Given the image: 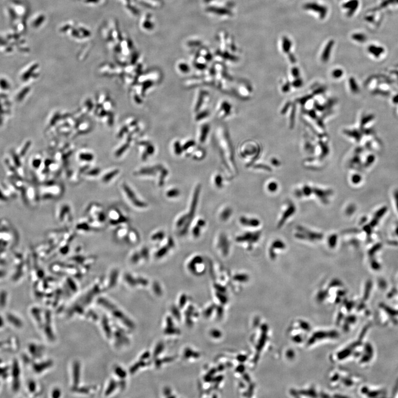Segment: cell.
I'll use <instances>...</instances> for the list:
<instances>
[{
	"instance_id": "cell-1",
	"label": "cell",
	"mask_w": 398,
	"mask_h": 398,
	"mask_svg": "<svg viewBox=\"0 0 398 398\" xmlns=\"http://www.w3.org/2000/svg\"><path fill=\"white\" fill-rule=\"evenodd\" d=\"M214 138L222 163L232 173L236 171L235 154L228 129L223 125H218L214 131Z\"/></svg>"
},
{
	"instance_id": "cell-2",
	"label": "cell",
	"mask_w": 398,
	"mask_h": 398,
	"mask_svg": "<svg viewBox=\"0 0 398 398\" xmlns=\"http://www.w3.org/2000/svg\"><path fill=\"white\" fill-rule=\"evenodd\" d=\"M120 192L124 200L130 207L136 210H142L147 207L146 202L142 200L136 191L126 182L121 185Z\"/></svg>"
},
{
	"instance_id": "cell-3",
	"label": "cell",
	"mask_w": 398,
	"mask_h": 398,
	"mask_svg": "<svg viewBox=\"0 0 398 398\" xmlns=\"http://www.w3.org/2000/svg\"><path fill=\"white\" fill-rule=\"evenodd\" d=\"M85 216L87 220L101 227L107 222L106 212L102 205L99 203L92 202L88 205L85 210Z\"/></svg>"
},
{
	"instance_id": "cell-4",
	"label": "cell",
	"mask_w": 398,
	"mask_h": 398,
	"mask_svg": "<svg viewBox=\"0 0 398 398\" xmlns=\"http://www.w3.org/2000/svg\"><path fill=\"white\" fill-rule=\"evenodd\" d=\"M106 215L107 222L111 226L115 228L121 225L130 224L129 216L118 208L113 207L109 208L106 212Z\"/></svg>"
},
{
	"instance_id": "cell-5",
	"label": "cell",
	"mask_w": 398,
	"mask_h": 398,
	"mask_svg": "<svg viewBox=\"0 0 398 398\" xmlns=\"http://www.w3.org/2000/svg\"><path fill=\"white\" fill-rule=\"evenodd\" d=\"M211 100L210 92L204 88L198 89L194 96L193 103V112L195 114L201 111L208 109Z\"/></svg>"
},
{
	"instance_id": "cell-6",
	"label": "cell",
	"mask_w": 398,
	"mask_h": 398,
	"mask_svg": "<svg viewBox=\"0 0 398 398\" xmlns=\"http://www.w3.org/2000/svg\"><path fill=\"white\" fill-rule=\"evenodd\" d=\"M55 216L58 223L61 226H66L73 222V211L69 203L63 202L57 208Z\"/></svg>"
},
{
	"instance_id": "cell-7",
	"label": "cell",
	"mask_w": 398,
	"mask_h": 398,
	"mask_svg": "<svg viewBox=\"0 0 398 398\" xmlns=\"http://www.w3.org/2000/svg\"><path fill=\"white\" fill-rule=\"evenodd\" d=\"M233 107L227 100L222 99L218 102L215 109V116L218 119L224 120L231 116Z\"/></svg>"
},
{
	"instance_id": "cell-8",
	"label": "cell",
	"mask_w": 398,
	"mask_h": 398,
	"mask_svg": "<svg viewBox=\"0 0 398 398\" xmlns=\"http://www.w3.org/2000/svg\"><path fill=\"white\" fill-rule=\"evenodd\" d=\"M211 129V125L207 121L198 124L195 140L199 145L202 146L206 143Z\"/></svg>"
},
{
	"instance_id": "cell-9",
	"label": "cell",
	"mask_w": 398,
	"mask_h": 398,
	"mask_svg": "<svg viewBox=\"0 0 398 398\" xmlns=\"http://www.w3.org/2000/svg\"><path fill=\"white\" fill-rule=\"evenodd\" d=\"M251 93V89L247 83L243 82H236L234 83L233 93L234 95L239 97V98L245 99L248 97Z\"/></svg>"
},
{
	"instance_id": "cell-10",
	"label": "cell",
	"mask_w": 398,
	"mask_h": 398,
	"mask_svg": "<svg viewBox=\"0 0 398 398\" xmlns=\"http://www.w3.org/2000/svg\"><path fill=\"white\" fill-rule=\"evenodd\" d=\"M305 10L312 11L319 15L321 19H324L328 13V8L325 6L321 5L316 2H308L304 5Z\"/></svg>"
},
{
	"instance_id": "cell-11",
	"label": "cell",
	"mask_w": 398,
	"mask_h": 398,
	"mask_svg": "<svg viewBox=\"0 0 398 398\" xmlns=\"http://www.w3.org/2000/svg\"><path fill=\"white\" fill-rule=\"evenodd\" d=\"M130 227V224H125L115 227L113 232V237L116 241L125 243Z\"/></svg>"
},
{
	"instance_id": "cell-12",
	"label": "cell",
	"mask_w": 398,
	"mask_h": 398,
	"mask_svg": "<svg viewBox=\"0 0 398 398\" xmlns=\"http://www.w3.org/2000/svg\"><path fill=\"white\" fill-rule=\"evenodd\" d=\"M182 144L184 155L187 157H190L195 150L199 146L196 140L193 139H187L184 141H182Z\"/></svg>"
},
{
	"instance_id": "cell-13",
	"label": "cell",
	"mask_w": 398,
	"mask_h": 398,
	"mask_svg": "<svg viewBox=\"0 0 398 398\" xmlns=\"http://www.w3.org/2000/svg\"><path fill=\"white\" fill-rule=\"evenodd\" d=\"M140 240L139 233L135 228L130 227L124 244L129 245H136L138 244Z\"/></svg>"
},
{
	"instance_id": "cell-14",
	"label": "cell",
	"mask_w": 398,
	"mask_h": 398,
	"mask_svg": "<svg viewBox=\"0 0 398 398\" xmlns=\"http://www.w3.org/2000/svg\"><path fill=\"white\" fill-rule=\"evenodd\" d=\"M171 152L174 156L179 157L184 155L182 141L178 139L174 140L170 144Z\"/></svg>"
},
{
	"instance_id": "cell-15",
	"label": "cell",
	"mask_w": 398,
	"mask_h": 398,
	"mask_svg": "<svg viewBox=\"0 0 398 398\" xmlns=\"http://www.w3.org/2000/svg\"><path fill=\"white\" fill-rule=\"evenodd\" d=\"M12 378H13V381H12V387H13V390L17 391L18 390L20 384V367L18 366V364L17 363V362H14V365L12 367Z\"/></svg>"
},
{
	"instance_id": "cell-16",
	"label": "cell",
	"mask_w": 398,
	"mask_h": 398,
	"mask_svg": "<svg viewBox=\"0 0 398 398\" xmlns=\"http://www.w3.org/2000/svg\"><path fill=\"white\" fill-rule=\"evenodd\" d=\"M359 5V1L358 0H350L343 5V7L345 9H348L347 15L348 17L352 16L356 11Z\"/></svg>"
},
{
	"instance_id": "cell-17",
	"label": "cell",
	"mask_w": 398,
	"mask_h": 398,
	"mask_svg": "<svg viewBox=\"0 0 398 398\" xmlns=\"http://www.w3.org/2000/svg\"><path fill=\"white\" fill-rule=\"evenodd\" d=\"M335 42L334 40H330L328 43H327L325 47L323 49V51H322V53L321 55V60L323 62H326L329 60L330 58V55H331V52L332 51L333 47H334Z\"/></svg>"
},
{
	"instance_id": "cell-18",
	"label": "cell",
	"mask_w": 398,
	"mask_h": 398,
	"mask_svg": "<svg viewBox=\"0 0 398 398\" xmlns=\"http://www.w3.org/2000/svg\"><path fill=\"white\" fill-rule=\"evenodd\" d=\"M6 319L7 321L13 325L14 326L16 327V328L20 329L22 328L23 326V322L19 317L15 315L14 313H7L6 315Z\"/></svg>"
},
{
	"instance_id": "cell-19",
	"label": "cell",
	"mask_w": 398,
	"mask_h": 398,
	"mask_svg": "<svg viewBox=\"0 0 398 398\" xmlns=\"http://www.w3.org/2000/svg\"><path fill=\"white\" fill-rule=\"evenodd\" d=\"M128 261L132 264L136 265L140 262L143 261V259L140 255V251L134 250L131 252L128 257Z\"/></svg>"
},
{
	"instance_id": "cell-20",
	"label": "cell",
	"mask_w": 398,
	"mask_h": 398,
	"mask_svg": "<svg viewBox=\"0 0 398 398\" xmlns=\"http://www.w3.org/2000/svg\"><path fill=\"white\" fill-rule=\"evenodd\" d=\"M205 156H206L205 150L202 148V146L199 145L196 148V149L195 150L194 153L192 154L190 157L194 160H201L204 159Z\"/></svg>"
},
{
	"instance_id": "cell-21",
	"label": "cell",
	"mask_w": 398,
	"mask_h": 398,
	"mask_svg": "<svg viewBox=\"0 0 398 398\" xmlns=\"http://www.w3.org/2000/svg\"><path fill=\"white\" fill-rule=\"evenodd\" d=\"M282 46L283 51L285 53H289L292 46V41H290L289 38L287 37H282Z\"/></svg>"
},
{
	"instance_id": "cell-22",
	"label": "cell",
	"mask_w": 398,
	"mask_h": 398,
	"mask_svg": "<svg viewBox=\"0 0 398 398\" xmlns=\"http://www.w3.org/2000/svg\"><path fill=\"white\" fill-rule=\"evenodd\" d=\"M177 69L179 72L183 74H187L190 72V68L189 65L184 63L181 62L177 65Z\"/></svg>"
},
{
	"instance_id": "cell-23",
	"label": "cell",
	"mask_w": 398,
	"mask_h": 398,
	"mask_svg": "<svg viewBox=\"0 0 398 398\" xmlns=\"http://www.w3.org/2000/svg\"><path fill=\"white\" fill-rule=\"evenodd\" d=\"M241 222L243 225H248L249 226H257V225L259 224V221L257 220L249 219L245 218H241Z\"/></svg>"
},
{
	"instance_id": "cell-24",
	"label": "cell",
	"mask_w": 398,
	"mask_h": 398,
	"mask_svg": "<svg viewBox=\"0 0 398 398\" xmlns=\"http://www.w3.org/2000/svg\"><path fill=\"white\" fill-rule=\"evenodd\" d=\"M7 300V294L5 291L0 293V307H4L6 306Z\"/></svg>"
},
{
	"instance_id": "cell-25",
	"label": "cell",
	"mask_w": 398,
	"mask_h": 398,
	"mask_svg": "<svg viewBox=\"0 0 398 398\" xmlns=\"http://www.w3.org/2000/svg\"><path fill=\"white\" fill-rule=\"evenodd\" d=\"M352 39L358 42H364L366 39L365 35L361 33H355L352 35Z\"/></svg>"
},
{
	"instance_id": "cell-26",
	"label": "cell",
	"mask_w": 398,
	"mask_h": 398,
	"mask_svg": "<svg viewBox=\"0 0 398 398\" xmlns=\"http://www.w3.org/2000/svg\"><path fill=\"white\" fill-rule=\"evenodd\" d=\"M214 183L218 187H221L222 185V182H223V178L222 175L219 174H217L215 175L214 178ZM216 186V187H217Z\"/></svg>"
},
{
	"instance_id": "cell-27",
	"label": "cell",
	"mask_w": 398,
	"mask_h": 398,
	"mask_svg": "<svg viewBox=\"0 0 398 398\" xmlns=\"http://www.w3.org/2000/svg\"><path fill=\"white\" fill-rule=\"evenodd\" d=\"M164 237L163 232H158L157 233H154L152 236H151V239L154 241H160Z\"/></svg>"
},
{
	"instance_id": "cell-28",
	"label": "cell",
	"mask_w": 398,
	"mask_h": 398,
	"mask_svg": "<svg viewBox=\"0 0 398 398\" xmlns=\"http://www.w3.org/2000/svg\"><path fill=\"white\" fill-rule=\"evenodd\" d=\"M180 194V191L178 189H173L168 191L167 193V196L169 197H177Z\"/></svg>"
},
{
	"instance_id": "cell-29",
	"label": "cell",
	"mask_w": 398,
	"mask_h": 398,
	"mask_svg": "<svg viewBox=\"0 0 398 398\" xmlns=\"http://www.w3.org/2000/svg\"><path fill=\"white\" fill-rule=\"evenodd\" d=\"M231 214L232 211L231 210V209H230V208L225 209V210L222 212V214L221 215V218L223 220H226L227 219H228L229 218V216H231Z\"/></svg>"
},
{
	"instance_id": "cell-30",
	"label": "cell",
	"mask_w": 398,
	"mask_h": 398,
	"mask_svg": "<svg viewBox=\"0 0 398 398\" xmlns=\"http://www.w3.org/2000/svg\"><path fill=\"white\" fill-rule=\"evenodd\" d=\"M342 73H343L342 70L341 69H336V70H334L332 74L335 78H338V77H340L342 76Z\"/></svg>"
},
{
	"instance_id": "cell-31",
	"label": "cell",
	"mask_w": 398,
	"mask_h": 398,
	"mask_svg": "<svg viewBox=\"0 0 398 398\" xmlns=\"http://www.w3.org/2000/svg\"><path fill=\"white\" fill-rule=\"evenodd\" d=\"M276 184H270L269 185V189L270 191H275L276 189Z\"/></svg>"
},
{
	"instance_id": "cell-32",
	"label": "cell",
	"mask_w": 398,
	"mask_h": 398,
	"mask_svg": "<svg viewBox=\"0 0 398 398\" xmlns=\"http://www.w3.org/2000/svg\"><path fill=\"white\" fill-rule=\"evenodd\" d=\"M289 59H290L291 61H292L293 63H294V61H295V58L294 56L292 54L289 55Z\"/></svg>"
},
{
	"instance_id": "cell-33",
	"label": "cell",
	"mask_w": 398,
	"mask_h": 398,
	"mask_svg": "<svg viewBox=\"0 0 398 398\" xmlns=\"http://www.w3.org/2000/svg\"><path fill=\"white\" fill-rule=\"evenodd\" d=\"M4 325V320L0 316V329L3 327Z\"/></svg>"
}]
</instances>
